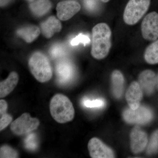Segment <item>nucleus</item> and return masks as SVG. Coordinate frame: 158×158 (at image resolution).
<instances>
[{"mask_svg":"<svg viewBox=\"0 0 158 158\" xmlns=\"http://www.w3.org/2000/svg\"><path fill=\"white\" fill-rule=\"evenodd\" d=\"M112 32L105 23H100L92 29L91 54L94 59H102L108 56L111 45Z\"/></svg>","mask_w":158,"mask_h":158,"instance_id":"nucleus-1","label":"nucleus"},{"mask_svg":"<svg viewBox=\"0 0 158 158\" xmlns=\"http://www.w3.org/2000/svg\"><path fill=\"white\" fill-rule=\"evenodd\" d=\"M52 117L57 122L64 123L72 121L75 116L73 105L67 97L58 94L53 97L50 104Z\"/></svg>","mask_w":158,"mask_h":158,"instance_id":"nucleus-2","label":"nucleus"},{"mask_svg":"<svg viewBox=\"0 0 158 158\" xmlns=\"http://www.w3.org/2000/svg\"><path fill=\"white\" fill-rule=\"evenodd\" d=\"M28 64L31 73L38 81L45 83L52 78L53 72L50 62L42 53H34L29 59Z\"/></svg>","mask_w":158,"mask_h":158,"instance_id":"nucleus-3","label":"nucleus"},{"mask_svg":"<svg viewBox=\"0 0 158 158\" xmlns=\"http://www.w3.org/2000/svg\"><path fill=\"white\" fill-rule=\"evenodd\" d=\"M151 0H129L125 9L123 20L128 25L135 24L146 13Z\"/></svg>","mask_w":158,"mask_h":158,"instance_id":"nucleus-4","label":"nucleus"},{"mask_svg":"<svg viewBox=\"0 0 158 158\" xmlns=\"http://www.w3.org/2000/svg\"><path fill=\"white\" fill-rule=\"evenodd\" d=\"M40 123L38 118H33L28 113H24L11 123L10 129L15 135H22L37 129Z\"/></svg>","mask_w":158,"mask_h":158,"instance_id":"nucleus-5","label":"nucleus"},{"mask_svg":"<svg viewBox=\"0 0 158 158\" xmlns=\"http://www.w3.org/2000/svg\"><path fill=\"white\" fill-rule=\"evenodd\" d=\"M125 121L131 124H145L153 118V114L149 108L140 106L136 110L129 108L125 110L123 114Z\"/></svg>","mask_w":158,"mask_h":158,"instance_id":"nucleus-6","label":"nucleus"},{"mask_svg":"<svg viewBox=\"0 0 158 158\" xmlns=\"http://www.w3.org/2000/svg\"><path fill=\"white\" fill-rule=\"evenodd\" d=\"M142 37L148 41H155L158 38V13L152 11L144 18L141 25Z\"/></svg>","mask_w":158,"mask_h":158,"instance_id":"nucleus-7","label":"nucleus"},{"mask_svg":"<svg viewBox=\"0 0 158 158\" xmlns=\"http://www.w3.org/2000/svg\"><path fill=\"white\" fill-rule=\"evenodd\" d=\"M88 148L90 157L92 158H113L115 157L113 151L97 138L90 139L88 142Z\"/></svg>","mask_w":158,"mask_h":158,"instance_id":"nucleus-8","label":"nucleus"},{"mask_svg":"<svg viewBox=\"0 0 158 158\" xmlns=\"http://www.w3.org/2000/svg\"><path fill=\"white\" fill-rule=\"evenodd\" d=\"M131 148L134 154L142 152L147 146L148 139L146 133L138 127L132 130L131 133Z\"/></svg>","mask_w":158,"mask_h":158,"instance_id":"nucleus-9","label":"nucleus"},{"mask_svg":"<svg viewBox=\"0 0 158 158\" xmlns=\"http://www.w3.org/2000/svg\"><path fill=\"white\" fill-rule=\"evenodd\" d=\"M81 9V5L76 1L60 2L57 6V16L61 20H67L77 14Z\"/></svg>","mask_w":158,"mask_h":158,"instance_id":"nucleus-10","label":"nucleus"},{"mask_svg":"<svg viewBox=\"0 0 158 158\" xmlns=\"http://www.w3.org/2000/svg\"><path fill=\"white\" fill-rule=\"evenodd\" d=\"M143 97V90L138 82L134 81L130 85L126 94V98L130 108L138 109Z\"/></svg>","mask_w":158,"mask_h":158,"instance_id":"nucleus-11","label":"nucleus"},{"mask_svg":"<svg viewBox=\"0 0 158 158\" xmlns=\"http://www.w3.org/2000/svg\"><path fill=\"white\" fill-rule=\"evenodd\" d=\"M138 83L142 90L148 95H150L156 85V76L152 70L147 69L143 71L138 77Z\"/></svg>","mask_w":158,"mask_h":158,"instance_id":"nucleus-12","label":"nucleus"},{"mask_svg":"<svg viewBox=\"0 0 158 158\" xmlns=\"http://www.w3.org/2000/svg\"><path fill=\"white\" fill-rule=\"evenodd\" d=\"M56 73L58 81L65 84L70 81L73 75V68L70 62L67 60L59 61L56 66Z\"/></svg>","mask_w":158,"mask_h":158,"instance_id":"nucleus-13","label":"nucleus"},{"mask_svg":"<svg viewBox=\"0 0 158 158\" xmlns=\"http://www.w3.org/2000/svg\"><path fill=\"white\" fill-rule=\"evenodd\" d=\"M43 35L47 38H51L56 32L61 31V23L55 16H50L40 25Z\"/></svg>","mask_w":158,"mask_h":158,"instance_id":"nucleus-14","label":"nucleus"},{"mask_svg":"<svg viewBox=\"0 0 158 158\" xmlns=\"http://www.w3.org/2000/svg\"><path fill=\"white\" fill-rule=\"evenodd\" d=\"M19 77L17 73L12 72L7 79L0 83V98L5 97L11 93L18 83Z\"/></svg>","mask_w":158,"mask_h":158,"instance_id":"nucleus-15","label":"nucleus"},{"mask_svg":"<svg viewBox=\"0 0 158 158\" xmlns=\"http://www.w3.org/2000/svg\"><path fill=\"white\" fill-rule=\"evenodd\" d=\"M111 80L113 94L116 98H119L123 93L125 82L124 77L121 72L114 70L111 75Z\"/></svg>","mask_w":158,"mask_h":158,"instance_id":"nucleus-16","label":"nucleus"},{"mask_svg":"<svg viewBox=\"0 0 158 158\" xmlns=\"http://www.w3.org/2000/svg\"><path fill=\"white\" fill-rule=\"evenodd\" d=\"M40 33L39 28L36 26H27L19 29L16 31V34L28 43L34 41Z\"/></svg>","mask_w":158,"mask_h":158,"instance_id":"nucleus-17","label":"nucleus"},{"mask_svg":"<svg viewBox=\"0 0 158 158\" xmlns=\"http://www.w3.org/2000/svg\"><path fill=\"white\" fill-rule=\"evenodd\" d=\"M52 3L50 0H35L29 5L32 13L38 17L43 16L50 10Z\"/></svg>","mask_w":158,"mask_h":158,"instance_id":"nucleus-18","label":"nucleus"},{"mask_svg":"<svg viewBox=\"0 0 158 158\" xmlns=\"http://www.w3.org/2000/svg\"><path fill=\"white\" fill-rule=\"evenodd\" d=\"M145 61L151 65L158 63V39L150 44L144 54Z\"/></svg>","mask_w":158,"mask_h":158,"instance_id":"nucleus-19","label":"nucleus"},{"mask_svg":"<svg viewBox=\"0 0 158 158\" xmlns=\"http://www.w3.org/2000/svg\"><path fill=\"white\" fill-rule=\"evenodd\" d=\"M158 152V130H156L152 135L148 145L147 152L152 155Z\"/></svg>","mask_w":158,"mask_h":158,"instance_id":"nucleus-20","label":"nucleus"},{"mask_svg":"<svg viewBox=\"0 0 158 158\" xmlns=\"http://www.w3.org/2000/svg\"><path fill=\"white\" fill-rule=\"evenodd\" d=\"M49 54L54 59H59L64 56L65 54V48L62 44H54L51 47L49 50Z\"/></svg>","mask_w":158,"mask_h":158,"instance_id":"nucleus-21","label":"nucleus"},{"mask_svg":"<svg viewBox=\"0 0 158 158\" xmlns=\"http://www.w3.org/2000/svg\"><path fill=\"white\" fill-rule=\"evenodd\" d=\"M18 156L17 152L12 148L7 145L1 146L0 148V158H18Z\"/></svg>","mask_w":158,"mask_h":158,"instance_id":"nucleus-22","label":"nucleus"},{"mask_svg":"<svg viewBox=\"0 0 158 158\" xmlns=\"http://www.w3.org/2000/svg\"><path fill=\"white\" fill-rule=\"evenodd\" d=\"M82 103L84 106L89 108H102L104 106L105 104L104 100L100 98L92 100L85 98L83 100Z\"/></svg>","mask_w":158,"mask_h":158,"instance_id":"nucleus-23","label":"nucleus"},{"mask_svg":"<svg viewBox=\"0 0 158 158\" xmlns=\"http://www.w3.org/2000/svg\"><path fill=\"white\" fill-rule=\"evenodd\" d=\"M90 41V39L88 36L83 34H80L72 40L70 44L72 46H76L78 45L79 44L81 43L85 46L89 44Z\"/></svg>","mask_w":158,"mask_h":158,"instance_id":"nucleus-24","label":"nucleus"},{"mask_svg":"<svg viewBox=\"0 0 158 158\" xmlns=\"http://www.w3.org/2000/svg\"><path fill=\"white\" fill-rule=\"evenodd\" d=\"M25 144L26 148L30 150L36 149L37 146V139L34 134H31L26 138Z\"/></svg>","mask_w":158,"mask_h":158,"instance_id":"nucleus-25","label":"nucleus"},{"mask_svg":"<svg viewBox=\"0 0 158 158\" xmlns=\"http://www.w3.org/2000/svg\"><path fill=\"white\" fill-rule=\"evenodd\" d=\"M12 120V117L7 113H5L1 116L0 118V131L6 128Z\"/></svg>","mask_w":158,"mask_h":158,"instance_id":"nucleus-26","label":"nucleus"},{"mask_svg":"<svg viewBox=\"0 0 158 158\" xmlns=\"http://www.w3.org/2000/svg\"><path fill=\"white\" fill-rule=\"evenodd\" d=\"M84 6L89 11L96 10L98 6L97 0H84Z\"/></svg>","mask_w":158,"mask_h":158,"instance_id":"nucleus-27","label":"nucleus"},{"mask_svg":"<svg viewBox=\"0 0 158 158\" xmlns=\"http://www.w3.org/2000/svg\"><path fill=\"white\" fill-rule=\"evenodd\" d=\"M8 107V104L6 101L3 99H1L0 100V115L1 116L6 113Z\"/></svg>","mask_w":158,"mask_h":158,"instance_id":"nucleus-28","label":"nucleus"},{"mask_svg":"<svg viewBox=\"0 0 158 158\" xmlns=\"http://www.w3.org/2000/svg\"><path fill=\"white\" fill-rule=\"evenodd\" d=\"M11 1V0H1V7H3L8 5Z\"/></svg>","mask_w":158,"mask_h":158,"instance_id":"nucleus-29","label":"nucleus"},{"mask_svg":"<svg viewBox=\"0 0 158 158\" xmlns=\"http://www.w3.org/2000/svg\"><path fill=\"white\" fill-rule=\"evenodd\" d=\"M102 2H103L106 3L110 1V0H101Z\"/></svg>","mask_w":158,"mask_h":158,"instance_id":"nucleus-30","label":"nucleus"},{"mask_svg":"<svg viewBox=\"0 0 158 158\" xmlns=\"http://www.w3.org/2000/svg\"><path fill=\"white\" fill-rule=\"evenodd\" d=\"M27 1H28V2H34L35 0H27Z\"/></svg>","mask_w":158,"mask_h":158,"instance_id":"nucleus-31","label":"nucleus"}]
</instances>
